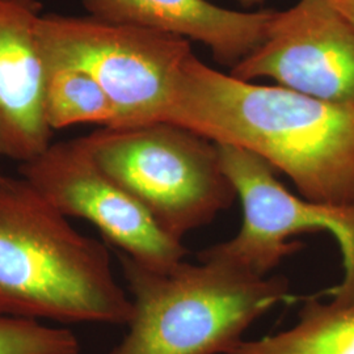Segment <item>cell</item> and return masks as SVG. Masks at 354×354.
<instances>
[{"instance_id": "6da1fadb", "label": "cell", "mask_w": 354, "mask_h": 354, "mask_svg": "<svg viewBox=\"0 0 354 354\" xmlns=\"http://www.w3.org/2000/svg\"><path fill=\"white\" fill-rule=\"evenodd\" d=\"M169 124L259 155L307 200L354 207V106L241 80L193 54Z\"/></svg>"}, {"instance_id": "7a4b0ae2", "label": "cell", "mask_w": 354, "mask_h": 354, "mask_svg": "<svg viewBox=\"0 0 354 354\" xmlns=\"http://www.w3.org/2000/svg\"><path fill=\"white\" fill-rule=\"evenodd\" d=\"M131 314L106 245L26 178L0 175V315L127 326Z\"/></svg>"}, {"instance_id": "3957f363", "label": "cell", "mask_w": 354, "mask_h": 354, "mask_svg": "<svg viewBox=\"0 0 354 354\" xmlns=\"http://www.w3.org/2000/svg\"><path fill=\"white\" fill-rule=\"evenodd\" d=\"M133 314L106 354H228L254 320L291 302L288 279L259 277L213 259L155 270L118 254Z\"/></svg>"}, {"instance_id": "277c9868", "label": "cell", "mask_w": 354, "mask_h": 354, "mask_svg": "<svg viewBox=\"0 0 354 354\" xmlns=\"http://www.w3.org/2000/svg\"><path fill=\"white\" fill-rule=\"evenodd\" d=\"M84 140L102 172L178 241L213 222L238 198L216 143L187 127L169 122L102 127Z\"/></svg>"}, {"instance_id": "5b68a950", "label": "cell", "mask_w": 354, "mask_h": 354, "mask_svg": "<svg viewBox=\"0 0 354 354\" xmlns=\"http://www.w3.org/2000/svg\"><path fill=\"white\" fill-rule=\"evenodd\" d=\"M38 38L50 64L92 76L113 104V127L169 122L189 41L84 16H39Z\"/></svg>"}, {"instance_id": "8992f818", "label": "cell", "mask_w": 354, "mask_h": 354, "mask_svg": "<svg viewBox=\"0 0 354 354\" xmlns=\"http://www.w3.org/2000/svg\"><path fill=\"white\" fill-rule=\"evenodd\" d=\"M222 167L243 209L241 227L225 243L198 254L266 277L279 263L302 248L291 241L304 232H329L340 247L344 277L328 290L330 299L354 301V207L333 206L294 194L276 169L259 155L239 146L216 143Z\"/></svg>"}, {"instance_id": "52a82bcc", "label": "cell", "mask_w": 354, "mask_h": 354, "mask_svg": "<svg viewBox=\"0 0 354 354\" xmlns=\"http://www.w3.org/2000/svg\"><path fill=\"white\" fill-rule=\"evenodd\" d=\"M19 171L58 212L86 219L134 261L155 270L184 261L183 241L167 234L137 200L102 172L84 137L51 143Z\"/></svg>"}, {"instance_id": "ba28073f", "label": "cell", "mask_w": 354, "mask_h": 354, "mask_svg": "<svg viewBox=\"0 0 354 354\" xmlns=\"http://www.w3.org/2000/svg\"><path fill=\"white\" fill-rule=\"evenodd\" d=\"M241 80L277 86L354 106V26L330 0H299L276 11L263 44L231 67Z\"/></svg>"}, {"instance_id": "9c48e42d", "label": "cell", "mask_w": 354, "mask_h": 354, "mask_svg": "<svg viewBox=\"0 0 354 354\" xmlns=\"http://www.w3.org/2000/svg\"><path fill=\"white\" fill-rule=\"evenodd\" d=\"M39 4L0 0V156L20 165L51 145L45 113L48 62L38 38Z\"/></svg>"}, {"instance_id": "30bf717a", "label": "cell", "mask_w": 354, "mask_h": 354, "mask_svg": "<svg viewBox=\"0 0 354 354\" xmlns=\"http://www.w3.org/2000/svg\"><path fill=\"white\" fill-rule=\"evenodd\" d=\"M88 16L201 42L234 67L266 39L276 11H235L210 0H82Z\"/></svg>"}, {"instance_id": "8fae6325", "label": "cell", "mask_w": 354, "mask_h": 354, "mask_svg": "<svg viewBox=\"0 0 354 354\" xmlns=\"http://www.w3.org/2000/svg\"><path fill=\"white\" fill-rule=\"evenodd\" d=\"M228 354H354V301L308 297L291 328L243 340Z\"/></svg>"}, {"instance_id": "7c38bea8", "label": "cell", "mask_w": 354, "mask_h": 354, "mask_svg": "<svg viewBox=\"0 0 354 354\" xmlns=\"http://www.w3.org/2000/svg\"><path fill=\"white\" fill-rule=\"evenodd\" d=\"M45 113L51 130L79 124L113 127L117 122L113 104L92 76L75 67L50 62H48Z\"/></svg>"}, {"instance_id": "4fadbf2b", "label": "cell", "mask_w": 354, "mask_h": 354, "mask_svg": "<svg viewBox=\"0 0 354 354\" xmlns=\"http://www.w3.org/2000/svg\"><path fill=\"white\" fill-rule=\"evenodd\" d=\"M0 354H80V344L70 329L0 315Z\"/></svg>"}, {"instance_id": "5bb4252c", "label": "cell", "mask_w": 354, "mask_h": 354, "mask_svg": "<svg viewBox=\"0 0 354 354\" xmlns=\"http://www.w3.org/2000/svg\"><path fill=\"white\" fill-rule=\"evenodd\" d=\"M330 3L354 26V0H330Z\"/></svg>"}, {"instance_id": "9a60e30c", "label": "cell", "mask_w": 354, "mask_h": 354, "mask_svg": "<svg viewBox=\"0 0 354 354\" xmlns=\"http://www.w3.org/2000/svg\"><path fill=\"white\" fill-rule=\"evenodd\" d=\"M241 6L243 7H247V8H250V7H253V6H257V4H261L264 0H236Z\"/></svg>"}, {"instance_id": "2e32d148", "label": "cell", "mask_w": 354, "mask_h": 354, "mask_svg": "<svg viewBox=\"0 0 354 354\" xmlns=\"http://www.w3.org/2000/svg\"><path fill=\"white\" fill-rule=\"evenodd\" d=\"M26 1H37V0H26Z\"/></svg>"}, {"instance_id": "e0dca14e", "label": "cell", "mask_w": 354, "mask_h": 354, "mask_svg": "<svg viewBox=\"0 0 354 354\" xmlns=\"http://www.w3.org/2000/svg\"><path fill=\"white\" fill-rule=\"evenodd\" d=\"M0 175H1V171H0Z\"/></svg>"}]
</instances>
